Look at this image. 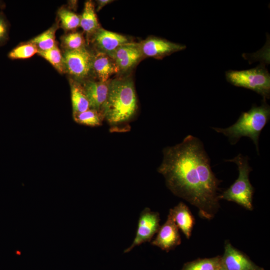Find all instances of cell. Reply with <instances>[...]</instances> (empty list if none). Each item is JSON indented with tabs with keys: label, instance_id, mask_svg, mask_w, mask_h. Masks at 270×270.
<instances>
[{
	"label": "cell",
	"instance_id": "6da1fadb",
	"mask_svg": "<svg viewBox=\"0 0 270 270\" xmlns=\"http://www.w3.org/2000/svg\"><path fill=\"white\" fill-rule=\"evenodd\" d=\"M158 169L168 188L198 210L200 216L211 219L219 203L218 180L212 171L210 158L202 142L192 135L163 150Z\"/></svg>",
	"mask_w": 270,
	"mask_h": 270
},
{
	"label": "cell",
	"instance_id": "7a4b0ae2",
	"mask_svg": "<svg viewBox=\"0 0 270 270\" xmlns=\"http://www.w3.org/2000/svg\"><path fill=\"white\" fill-rule=\"evenodd\" d=\"M138 100L134 82L130 78L110 80L106 100L102 114L112 130H127L135 116Z\"/></svg>",
	"mask_w": 270,
	"mask_h": 270
},
{
	"label": "cell",
	"instance_id": "3957f363",
	"mask_svg": "<svg viewBox=\"0 0 270 270\" xmlns=\"http://www.w3.org/2000/svg\"><path fill=\"white\" fill-rule=\"evenodd\" d=\"M270 118V107L264 100L260 106H253L243 112L238 120L226 128H212L216 132L227 136L231 144H236L242 136L250 138L254 144L258 154V139L260 134Z\"/></svg>",
	"mask_w": 270,
	"mask_h": 270
},
{
	"label": "cell",
	"instance_id": "277c9868",
	"mask_svg": "<svg viewBox=\"0 0 270 270\" xmlns=\"http://www.w3.org/2000/svg\"><path fill=\"white\" fill-rule=\"evenodd\" d=\"M226 161L234 162L237 165L238 176L232 184L219 195V200L234 202L248 210H252L254 188L249 179V174L252 168L249 165L248 156L238 154L234 158Z\"/></svg>",
	"mask_w": 270,
	"mask_h": 270
},
{
	"label": "cell",
	"instance_id": "5b68a950",
	"mask_svg": "<svg viewBox=\"0 0 270 270\" xmlns=\"http://www.w3.org/2000/svg\"><path fill=\"white\" fill-rule=\"evenodd\" d=\"M226 78L232 84L252 90L261 95L264 100L270 96V74L263 66L246 70H230Z\"/></svg>",
	"mask_w": 270,
	"mask_h": 270
},
{
	"label": "cell",
	"instance_id": "8992f818",
	"mask_svg": "<svg viewBox=\"0 0 270 270\" xmlns=\"http://www.w3.org/2000/svg\"><path fill=\"white\" fill-rule=\"evenodd\" d=\"M65 73L79 82L86 80L92 74L93 52L86 47L74 50H64L62 54Z\"/></svg>",
	"mask_w": 270,
	"mask_h": 270
},
{
	"label": "cell",
	"instance_id": "52a82bcc",
	"mask_svg": "<svg viewBox=\"0 0 270 270\" xmlns=\"http://www.w3.org/2000/svg\"><path fill=\"white\" fill-rule=\"evenodd\" d=\"M160 214L146 208L140 214L136 236L132 244L124 250V253L146 242H150L160 228Z\"/></svg>",
	"mask_w": 270,
	"mask_h": 270
},
{
	"label": "cell",
	"instance_id": "ba28073f",
	"mask_svg": "<svg viewBox=\"0 0 270 270\" xmlns=\"http://www.w3.org/2000/svg\"><path fill=\"white\" fill-rule=\"evenodd\" d=\"M139 45L143 56L156 58H162L186 48L185 45L156 36L148 38Z\"/></svg>",
	"mask_w": 270,
	"mask_h": 270
},
{
	"label": "cell",
	"instance_id": "9c48e42d",
	"mask_svg": "<svg viewBox=\"0 0 270 270\" xmlns=\"http://www.w3.org/2000/svg\"><path fill=\"white\" fill-rule=\"evenodd\" d=\"M109 56L114 60L120 72L130 70L144 56L139 44L134 42L122 45Z\"/></svg>",
	"mask_w": 270,
	"mask_h": 270
},
{
	"label": "cell",
	"instance_id": "30bf717a",
	"mask_svg": "<svg viewBox=\"0 0 270 270\" xmlns=\"http://www.w3.org/2000/svg\"><path fill=\"white\" fill-rule=\"evenodd\" d=\"M90 38L96 51L108 55L122 45L130 42L126 36L102 28L97 30Z\"/></svg>",
	"mask_w": 270,
	"mask_h": 270
},
{
	"label": "cell",
	"instance_id": "8fae6325",
	"mask_svg": "<svg viewBox=\"0 0 270 270\" xmlns=\"http://www.w3.org/2000/svg\"><path fill=\"white\" fill-rule=\"evenodd\" d=\"M181 243L178 228L172 216L168 214L164 224L160 226L156 238L150 242L168 252Z\"/></svg>",
	"mask_w": 270,
	"mask_h": 270
},
{
	"label": "cell",
	"instance_id": "7c38bea8",
	"mask_svg": "<svg viewBox=\"0 0 270 270\" xmlns=\"http://www.w3.org/2000/svg\"><path fill=\"white\" fill-rule=\"evenodd\" d=\"M110 80L102 82L88 79L81 82L88 99L90 108L102 114L108 98Z\"/></svg>",
	"mask_w": 270,
	"mask_h": 270
},
{
	"label": "cell",
	"instance_id": "4fadbf2b",
	"mask_svg": "<svg viewBox=\"0 0 270 270\" xmlns=\"http://www.w3.org/2000/svg\"><path fill=\"white\" fill-rule=\"evenodd\" d=\"M120 72L113 58L106 53L96 51L93 52L92 74L98 80L106 82L114 74Z\"/></svg>",
	"mask_w": 270,
	"mask_h": 270
},
{
	"label": "cell",
	"instance_id": "5bb4252c",
	"mask_svg": "<svg viewBox=\"0 0 270 270\" xmlns=\"http://www.w3.org/2000/svg\"><path fill=\"white\" fill-rule=\"evenodd\" d=\"M222 264L227 270H256L251 260L228 242L225 243Z\"/></svg>",
	"mask_w": 270,
	"mask_h": 270
},
{
	"label": "cell",
	"instance_id": "9a60e30c",
	"mask_svg": "<svg viewBox=\"0 0 270 270\" xmlns=\"http://www.w3.org/2000/svg\"><path fill=\"white\" fill-rule=\"evenodd\" d=\"M175 224L184 233L187 238L191 236L194 224V218L188 208L182 202H180L173 208H170L169 214Z\"/></svg>",
	"mask_w": 270,
	"mask_h": 270
},
{
	"label": "cell",
	"instance_id": "2e32d148",
	"mask_svg": "<svg viewBox=\"0 0 270 270\" xmlns=\"http://www.w3.org/2000/svg\"><path fill=\"white\" fill-rule=\"evenodd\" d=\"M73 114L84 112L90 108L88 99L80 82L70 78Z\"/></svg>",
	"mask_w": 270,
	"mask_h": 270
},
{
	"label": "cell",
	"instance_id": "e0dca14e",
	"mask_svg": "<svg viewBox=\"0 0 270 270\" xmlns=\"http://www.w3.org/2000/svg\"><path fill=\"white\" fill-rule=\"evenodd\" d=\"M80 26L86 33L88 38H90L100 28L94 4L91 0L86 1L84 3L82 14L80 16Z\"/></svg>",
	"mask_w": 270,
	"mask_h": 270
},
{
	"label": "cell",
	"instance_id": "ac0fdd59",
	"mask_svg": "<svg viewBox=\"0 0 270 270\" xmlns=\"http://www.w3.org/2000/svg\"><path fill=\"white\" fill-rule=\"evenodd\" d=\"M58 28V22H56L42 33L31 39L29 42L34 44L38 51L51 49L57 45L56 32Z\"/></svg>",
	"mask_w": 270,
	"mask_h": 270
},
{
	"label": "cell",
	"instance_id": "d6986e66",
	"mask_svg": "<svg viewBox=\"0 0 270 270\" xmlns=\"http://www.w3.org/2000/svg\"><path fill=\"white\" fill-rule=\"evenodd\" d=\"M73 118L77 123L90 126H100L104 120V116L100 112L92 108L82 112L73 114Z\"/></svg>",
	"mask_w": 270,
	"mask_h": 270
},
{
	"label": "cell",
	"instance_id": "ffe728a7",
	"mask_svg": "<svg viewBox=\"0 0 270 270\" xmlns=\"http://www.w3.org/2000/svg\"><path fill=\"white\" fill-rule=\"evenodd\" d=\"M61 27L66 31L73 30L80 26V16L71 10L62 7L58 12Z\"/></svg>",
	"mask_w": 270,
	"mask_h": 270
},
{
	"label": "cell",
	"instance_id": "44dd1931",
	"mask_svg": "<svg viewBox=\"0 0 270 270\" xmlns=\"http://www.w3.org/2000/svg\"><path fill=\"white\" fill-rule=\"evenodd\" d=\"M222 263V258L198 259L184 264L182 270H218Z\"/></svg>",
	"mask_w": 270,
	"mask_h": 270
},
{
	"label": "cell",
	"instance_id": "7402d4cb",
	"mask_svg": "<svg viewBox=\"0 0 270 270\" xmlns=\"http://www.w3.org/2000/svg\"><path fill=\"white\" fill-rule=\"evenodd\" d=\"M60 40L61 46L64 50H78L86 47V40L80 32L68 33L62 36Z\"/></svg>",
	"mask_w": 270,
	"mask_h": 270
},
{
	"label": "cell",
	"instance_id": "603a6c76",
	"mask_svg": "<svg viewBox=\"0 0 270 270\" xmlns=\"http://www.w3.org/2000/svg\"><path fill=\"white\" fill-rule=\"evenodd\" d=\"M38 54L48 61L60 73H65L63 55L57 45L45 51H38Z\"/></svg>",
	"mask_w": 270,
	"mask_h": 270
},
{
	"label": "cell",
	"instance_id": "cb8c5ba5",
	"mask_svg": "<svg viewBox=\"0 0 270 270\" xmlns=\"http://www.w3.org/2000/svg\"><path fill=\"white\" fill-rule=\"evenodd\" d=\"M38 52L37 47L34 44L28 42L14 48L8 54V57L12 60L26 59L32 57Z\"/></svg>",
	"mask_w": 270,
	"mask_h": 270
},
{
	"label": "cell",
	"instance_id": "d4e9b609",
	"mask_svg": "<svg viewBox=\"0 0 270 270\" xmlns=\"http://www.w3.org/2000/svg\"><path fill=\"white\" fill-rule=\"evenodd\" d=\"M9 22L2 12H0V46L4 45L9 38Z\"/></svg>",
	"mask_w": 270,
	"mask_h": 270
},
{
	"label": "cell",
	"instance_id": "484cf974",
	"mask_svg": "<svg viewBox=\"0 0 270 270\" xmlns=\"http://www.w3.org/2000/svg\"><path fill=\"white\" fill-rule=\"evenodd\" d=\"M97 8H96V11L98 12L100 11L104 6L108 4L109 3H110L111 2H113V0H97Z\"/></svg>",
	"mask_w": 270,
	"mask_h": 270
},
{
	"label": "cell",
	"instance_id": "4316f807",
	"mask_svg": "<svg viewBox=\"0 0 270 270\" xmlns=\"http://www.w3.org/2000/svg\"><path fill=\"white\" fill-rule=\"evenodd\" d=\"M218 270H227L222 266V264L221 263V264Z\"/></svg>",
	"mask_w": 270,
	"mask_h": 270
},
{
	"label": "cell",
	"instance_id": "83f0119b",
	"mask_svg": "<svg viewBox=\"0 0 270 270\" xmlns=\"http://www.w3.org/2000/svg\"><path fill=\"white\" fill-rule=\"evenodd\" d=\"M3 6V2L0 0V6L2 7Z\"/></svg>",
	"mask_w": 270,
	"mask_h": 270
}]
</instances>
